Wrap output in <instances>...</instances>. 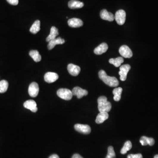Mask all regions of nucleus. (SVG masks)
<instances>
[{
	"instance_id": "5",
	"label": "nucleus",
	"mask_w": 158,
	"mask_h": 158,
	"mask_svg": "<svg viewBox=\"0 0 158 158\" xmlns=\"http://www.w3.org/2000/svg\"><path fill=\"white\" fill-rule=\"evenodd\" d=\"M131 68V66L128 64L123 65L120 67V71H119V74L120 76V79L121 80L123 81L126 80L127 77V73Z\"/></svg>"
},
{
	"instance_id": "27",
	"label": "nucleus",
	"mask_w": 158,
	"mask_h": 158,
	"mask_svg": "<svg viewBox=\"0 0 158 158\" xmlns=\"http://www.w3.org/2000/svg\"><path fill=\"white\" fill-rule=\"evenodd\" d=\"M105 158H115V154L114 148L112 146L108 148V153Z\"/></svg>"
},
{
	"instance_id": "7",
	"label": "nucleus",
	"mask_w": 158,
	"mask_h": 158,
	"mask_svg": "<svg viewBox=\"0 0 158 158\" xmlns=\"http://www.w3.org/2000/svg\"><path fill=\"white\" fill-rule=\"evenodd\" d=\"M39 87L38 85L36 82H33L29 87L28 92L29 96L33 98H35L38 95Z\"/></svg>"
},
{
	"instance_id": "22",
	"label": "nucleus",
	"mask_w": 158,
	"mask_h": 158,
	"mask_svg": "<svg viewBox=\"0 0 158 158\" xmlns=\"http://www.w3.org/2000/svg\"><path fill=\"white\" fill-rule=\"evenodd\" d=\"M123 89L122 87H117L113 90V93L114 95L113 98L115 101H120L121 98V94L122 93Z\"/></svg>"
},
{
	"instance_id": "23",
	"label": "nucleus",
	"mask_w": 158,
	"mask_h": 158,
	"mask_svg": "<svg viewBox=\"0 0 158 158\" xmlns=\"http://www.w3.org/2000/svg\"><path fill=\"white\" fill-rule=\"evenodd\" d=\"M29 55L35 62H39L41 61V56L37 50H31L29 51Z\"/></svg>"
},
{
	"instance_id": "10",
	"label": "nucleus",
	"mask_w": 158,
	"mask_h": 158,
	"mask_svg": "<svg viewBox=\"0 0 158 158\" xmlns=\"http://www.w3.org/2000/svg\"><path fill=\"white\" fill-rule=\"evenodd\" d=\"M59 75L56 73L48 72L44 75V80L48 83H52L59 79Z\"/></svg>"
},
{
	"instance_id": "20",
	"label": "nucleus",
	"mask_w": 158,
	"mask_h": 158,
	"mask_svg": "<svg viewBox=\"0 0 158 158\" xmlns=\"http://www.w3.org/2000/svg\"><path fill=\"white\" fill-rule=\"evenodd\" d=\"M140 143L143 146H146L148 145L150 146H152L155 144V140L153 138L148 137L146 136H142L140 138Z\"/></svg>"
},
{
	"instance_id": "17",
	"label": "nucleus",
	"mask_w": 158,
	"mask_h": 158,
	"mask_svg": "<svg viewBox=\"0 0 158 158\" xmlns=\"http://www.w3.org/2000/svg\"><path fill=\"white\" fill-rule=\"evenodd\" d=\"M84 6V4L77 0H71L68 3V6L71 9H80Z\"/></svg>"
},
{
	"instance_id": "6",
	"label": "nucleus",
	"mask_w": 158,
	"mask_h": 158,
	"mask_svg": "<svg viewBox=\"0 0 158 158\" xmlns=\"http://www.w3.org/2000/svg\"><path fill=\"white\" fill-rule=\"evenodd\" d=\"M74 128L77 132L85 134H89L91 132V128L88 125L76 124L74 126Z\"/></svg>"
},
{
	"instance_id": "1",
	"label": "nucleus",
	"mask_w": 158,
	"mask_h": 158,
	"mask_svg": "<svg viewBox=\"0 0 158 158\" xmlns=\"http://www.w3.org/2000/svg\"><path fill=\"white\" fill-rule=\"evenodd\" d=\"M99 77L103 82L111 87H116L119 85V81L114 76H108L104 70H101L98 73Z\"/></svg>"
},
{
	"instance_id": "9",
	"label": "nucleus",
	"mask_w": 158,
	"mask_h": 158,
	"mask_svg": "<svg viewBox=\"0 0 158 158\" xmlns=\"http://www.w3.org/2000/svg\"><path fill=\"white\" fill-rule=\"evenodd\" d=\"M73 96H76L78 98H81L84 96H87L88 91L81 87H74L72 91Z\"/></svg>"
},
{
	"instance_id": "32",
	"label": "nucleus",
	"mask_w": 158,
	"mask_h": 158,
	"mask_svg": "<svg viewBox=\"0 0 158 158\" xmlns=\"http://www.w3.org/2000/svg\"><path fill=\"white\" fill-rule=\"evenodd\" d=\"M154 158H158V155H156L154 157Z\"/></svg>"
},
{
	"instance_id": "31",
	"label": "nucleus",
	"mask_w": 158,
	"mask_h": 158,
	"mask_svg": "<svg viewBox=\"0 0 158 158\" xmlns=\"http://www.w3.org/2000/svg\"><path fill=\"white\" fill-rule=\"evenodd\" d=\"M49 158H60L59 156L56 154H53V155H51Z\"/></svg>"
},
{
	"instance_id": "13",
	"label": "nucleus",
	"mask_w": 158,
	"mask_h": 158,
	"mask_svg": "<svg viewBox=\"0 0 158 158\" xmlns=\"http://www.w3.org/2000/svg\"><path fill=\"white\" fill-rule=\"evenodd\" d=\"M101 18L103 20L112 22L114 20V15L112 13L108 12L106 9H103L100 12Z\"/></svg>"
},
{
	"instance_id": "15",
	"label": "nucleus",
	"mask_w": 158,
	"mask_h": 158,
	"mask_svg": "<svg viewBox=\"0 0 158 158\" xmlns=\"http://www.w3.org/2000/svg\"><path fill=\"white\" fill-rule=\"evenodd\" d=\"M65 41L61 37H58L51 40L49 42L48 45V49L49 50H51L57 44H63Z\"/></svg>"
},
{
	"instance_id": "24",
	"label": "nucleus",
	"mask_w": 158,
	"mask_h": 158,
	"mask_svg": "<svg viewBox=\"0 0 158 158\" xmlns=\"http://www.w3.org/2000/svg\"><path fill=\"white\" fill-rule=\"evenodd\" d=\"M123 62V59L121 57H118L115 59H110L109 60V62L113 65L116 67H119Z\"/></svg>"
},
{
	"instance_id": "14",
	"label": "nucleus",
	"mask_w": 158,
	"mask_h": 158,
	"mask_svg": "<svg viewBox=\"0 0 158 158\" xmlns=\"http://www.w3.org/2000/svg\"><path fill=\"white\" fill-rule=\"evenodd\" d=\"M68 24L69 26L72 28H78L83 25V22L79 18H71L68 21Z\"/></svg>"
},
{
	"instance_id": "8",
	"label": "nucleus",
	"mask_w": 158,
	"mask_h": 158,
	"mask_svg": "<svg viewBox=\"0 0 158 158\" xmlns=\"http://www.w3.org/2000/svg\"><path fill=\"white\" fill-rule=\"evenodd\" d=\"M119 52L123 57L125 58H130L133 56L131 49L126 45H123L119 49Z\"/></svg>"
},
{
	"instance_id": "28",
	"label": "nucleus",
	"mask_w": 158,
	"mask_h": 158,
	"mask_svg": "<svg viewBox=\"0 0 158 158\" xmlns=\"http://www.w3.org/2000/svg\"><path fill=\"white\" fill-rule=\"evenodd\" d=\"M127 158H143L141 154H130L127 156Z\"/></svg>"
},
{
	"instance_id": "11",
	"label": "nucleus",
	"mask_w": 158,
	"mask_h": 158,
	"mask_svg": "<svg viewBox=\"0 0 158 158\" xmlns=\"http://www.w3.org/2000/svg\"><path fill=\"white\" fill-rule=\"evenodd\" d=\"M67 70L69 73L73 76H77L80 72V68L78 65L73 64H70L67 66Z\"/></svg>"
},
{
	"instance_id": "4",
	"label": "nucleus",
	"mask_w": 158,
	"mask_h": 158,
	"mask_svg": "<svg viewBox=\"0 0 158 158\" xmlns=\"http://www.w3.org/2000/svg\"><path fill=\"white\" fill-rule=\"evenodd\" d=\"M125 12L123 10H119L116 12L115 15V19L116 23L120 25H123L124 24L126 21Z\"/></svg>"
},
{
	"instance_id": "2",
	"label": "nucleus",
	"mask_w": 158,
	"mask_h": 158,
	"mask_svg": "<svg viewBox=\"0 0 158 158\" xmlns=\"http://www.w3.org/2000/svg\"><path fill=\"white\" fill-rule=\"evenodd\" d=\"M98 109L100 112H108L111 109V103L107 101L106 97H100L98 99Z\"/></svg>"
},
{
	"instance_id": "21",
	"label": "nucleus",
	"mask_w": 158,
	"mask_h": 158,
	"mask_svg": "<svg viewBox=\"0 0 158 158\" xmlns=\"http://www.w3.org/2000/svg\"><path fill=\"white\" fill-rule=\"evenodd\" d=\"M40 21L39 20H36L32 25L29 31L33 34H36L40 30Z\"/></svg>"
},
{
	"instance_id": "19",
	"label": "nucleus",
	"mask_w": 158,
	"mask_h": 158,
	"mask_svg": "<svg viewBox=\"0 0 158 158\" xmlns=\"http://www.w3.org/2000/svg\"><path fill=\"white\" fill-rule=\"evenodd\" d=\"M109 114L107 112H100L97 115L96 122L97 123H102L109 118Z\"/></svg>"
},
{
	"instance_id": "30",
	"label": "nucleus",
	"mask_w": 158,
	"mask_h": 158,
	"mask_svg": "<svg viewBox=\"0 0 158 158\" xmlns=\"http://www.w3.org/2000/svg\"><path fill=\"white\" fill-rule=\"evenodd\" d=\"M72 158H83L80 155L78 154H75L73 155Z\"/></svg>"
},
{
	"instance_id": "26",
	"label": "nucleus",
	"mask_w": 158,
	"mask_h": 158,
	"mask_svg": "<svg viewBox=\"0 0 158 158\" xmlns=\"http://www.w3.org/2000/svg\"><path fill=\"white\" fill-rule=\"evenodd\" d=\"M132 142L128 140L125 143L124 145L123 148L121 150V152L122 154H125L128 151L130 150L132 148Z\"/></svg>"
},
{
	"instance_id": "16",
	"label": "nucleus",
	"mask_w": 158,
	"mask_h": 158,
	"mask_svg": "<svg viewBox=\"0 0 158 158\" xmlns=\"http://www.w3.org/2000/svg\"><path fill=\"white\" fill-rule=\"evenodd\" d=\"M108 49V46L106 43H102L94 50V53L96 54H101L105 53Z\"/></svg>"
},
{
	"instance_id": "12",
	"label": "nucleus",
	"mask_w": 158,
	"mask_h": 158,
	"mask_svg": "<svg viewBox=\"0 0 158 158\" xmlns=\"http://www.w3.org/2000/svg\"><path fill=\"white\" fill-rule=\"evenodd\" d=\"M24 107L27 109L30 110L33 112H36L37 111L36 102L33 100H29L24 103Z\"/></svg>"
},
{
	"instance_id": "3",
	"label": "nucleus",
	"mask_w": 158,
	"mask_h": 158,
	"mask_svg": "<svg viewBox=\"0 0 158 158\" xmlns=\"http://www.w3.org/2000/svg\"><path fill=\"white\" fill-rule=\"evenodd\" d=\"M57 94L60 98L65 100H70L73 96L72 91L66 88L60 89L57 91Z\"/></svg>"
},
{
	"instance_id": "29",
	"label": "nucleus",
	"mask_w": 158,
	"mask_h": 158,
	"mask_svg": "<svg viewBox=\"0 0 158 158\" xmlns=\"http://www.w3.org/2000/svg\"><path fill=\"white\" fill-rule=\"evenodd\" d=\"M10 4L13 5H17L18 3V0H6Z\"/></svg>"
},
{
	"instance_id": "25",
	"label": "nucleus",
	"mask_w": 158,
	"mask_h": 158,
	"mask_svg": "<svg viewBox=\"0 0 158 158\" xmlns=\"http://www.w3.org/2000/svg\"><path fill=\"white\" fill-rule=\"evenodd\" d=\"M9 87V83L5 80L0 81V93H3L6 92Z\"/></svg>"
},
{
	"instance_id": "18",
	"label": "nucleus",
	"mask_w": 158,
	"mask_h": 158,
	"mask_svg": "<svg viewBox=\"0 0 158 158\" xmlns=\"http://www.w3.org/2000/svg\"><path fill=\"white\" fill-rule=\"evenodd\" d=\"M59 30L55 26H52L51 29L50 33L48 37L46 38V41L49 42L52 40L56 38V37L59 35Z\"/></svg>"
}]
</instances>
